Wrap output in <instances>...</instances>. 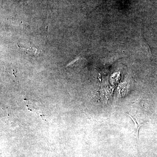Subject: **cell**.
Returning a JSON list of instances; mask_svg holds the SVG:
<instances>
[{
	"instance_id": "cell-1",
	"label": "cell",
	"mask_w": 157,
	"mask_h": 157,
	"mask_svg": "<svg viewBox=\"0 0 157 157\" xmlns=\"http://www.w3.org/2000/svg\"><path fill=\"white\" fill-rule=\"evenodd\" d=\"M127 114H128V115L131 118V119H132V121H133V122H134L136 124H137V128H136V131H137V140H138V136H139V128H140V127H141L142 125H143V124H140L138 123V122H137V121H136L135 118H133L132 116H131L130 115V114H129L128 113H127Z\"/></svg>"
}]
</instances>
